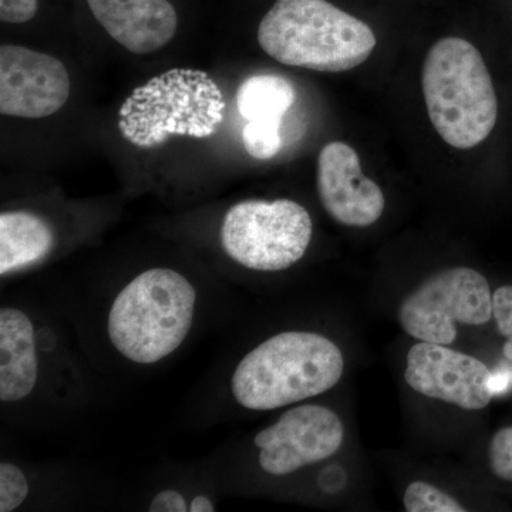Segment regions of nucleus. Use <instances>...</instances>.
<instances>
[{
	"mask_svg": "<svg viewBox=\"0 0 512 512\" xmlns=\"http://www.w3.org/2000/svg\"><path fill=\"white\" fill-rule=\"evenodd\" d=\"M345 427L328 407H293L272 426L256 434L259 466L271 476H286L338 453Z\"/></svg>",
	"mask_w": 512,
	"mask_h": 512,
	"instance_id": "6e6552de",
	"label": "nucleus"
},
{
	"mask_svg": "<svg viewBox=\"0 0 512 512\" xmlns=\"http://www.w3.org/2000/svg\"><path fill=\"white\" fill-rule=\"evenodd\" d=\"M493 318V293L480 272L466 266L444 269L426 281L399 306L404 332L420 342L451 345L457 323L484 325Z\"/></svg>",
	"mask_w": 512,
	"mask_h": 512,
	"instance_id": "0eeeda50",
	"label": "nucleus"
},
{
	"mask_svg": "<svg viewBox=\"0 0 512 512\" xmlns=\"http://www.w3.org/2000/svg\"><path fill=\"white\" fill-rule=\"evenodd\" d=\"M493 318L505 338L504 356L512 362V286H501L493 293Z\"/></svg>",
	"mask_w": 512,
	"mask_h": 512,
	"instance_id": "aec40b11",
	"label": "nucleus"
},
{
	"mask_svg": "<svg viewBox=\"0 0 512 512\" xmlns=\"http://www.w3.org/2000/svg\"><path fill=\"white\" fill-rule=\"evenodd\" d=\"M258 43L286 66L340 73L365 63L377 40L370 26L328 0H276L261 20Z\"/></svg>",
	"mask_w": 512,
	"mask_h": 512,
	"instance_id": "f257e3e1",
	"label": "nucleus"
},
{
	"mask_svg": "<svg viewBox=\"0 0 512 512\" xmlns=\"http://www.w3.org/2000/svg\"><path fill=\"white\" fill-rule=\"evenodd\" d=\"M407 512H464L467 511L451 495L434 485L414 481L406 488L403 497Z\"/></svg>",
	"mask_w": 512,
	"mask_h": 512,
	"instance_id": "dca6fc26",
	"label": "nucleus"
},
{
	"mask_svg": "<svg viewBox=\"0 0 512 512\" xmlns=\"http://www.w3.org/2000/svg\"><path fill=\"white\" fill-rule=\"evenodd\" d=\"M404 380L414 392L464 410H481L494 397V376L476 357L420 342L406 357Z\"/></svg>",
	"mask_w": 512,
	"mask_h": 512,
	"instance_id": "1a4fd4ad",
	"label": "nucleus"
},
{
	"mask_svg": "<svg viewBox=\"0 0 512 512\" xmlns=\"http://www.w3.org/2000/svg\"><path fill=\"white\" fill-rule=\"evenodd\" d=\"M148 510L151 512H187L190 510V505L177 491L165 490L154 497Z\"/></svg>",
	"mask_w": 512,
	"mask_h": 512,
	"instance_id": "4be33fe9",
	"label": "nucleus"
},
{
	"mask_svg": "<svg viewBox=\"0 0 512 512\" xmlns=\"http://www.w3.org/2000/svg\"><path fill=\"white\" fill-rule=\"evenodd\" d=\"M94 19L111 39L134 55L167 46L177 33L178 16L170 0H87Z\"/></svg>",
	"mask_w": 512,
	"mask_h": 512,
	"instance_id": "f8f14e48",
	"label": "nucleus"
},
{
	"mask_svg": "<svg viewBox=\"0 0 512 512\" xmlns=\"http://www.w3.org/2000/svg\"><path fill=\"white\" fill-rule=\"evenodd\" d=\"M318 191L323 208L339 224L365 228L383 215V191L367 178L352 147L332 141L318 160Z\"/></svg>",
	"mask_w": 512,
	"mask_h": 512,
	"instance_id": "9b49d317",
	"label": "nucleus"
},
{
	"mask_svg": "<svg viewBox=\"0 0 512 512\" xmlns=\"http://www.w3.org/2000/svg\"><path fill=\"white\" fill-rule=\"evenodd\" d=\"M39 376L35 329L25 312L0 311V400L19 402L33 392Z\"/></svg>",
	"mask_w": 512,
	"mask_h": 512,
	"instance_id": "ddd939ff",
	"label": "nucleus"
},
{
	"mask_svg": "<svg viewBox=\"0 0 512 512\" xmlns=\"http://www.w3.org/2000/svg\"><path fill=\"white\" fill-rule=\"evenodd\" d=\"M312 234L311 215L298 202L248 200L225 214L221 244L245 268L278 272L301 261Z\"/></svg>",
	"mask_w": 512,
	"mask_h": 512,
	"instance_id": "423d86ee",
	"label": "nucleus"
},
{
	"mask_svg": "<svg viewBox=\"0 0 512 512\" xmlns=\"http://www.w3.org/2000/svg\"><path fill=\"white\" fill-rule=\"evenodd\" d=\"M66 66L56 57L18 45L0 47V113L19 119H45L69 100Z\"/></svg>",
	"mask_w": 512,
	"mask_h": 512,
	"instance_id": "9d476101",
	"label": "nucleus"
},
{
	"mask_svg": "<svg viewBox=\"0 0 512 512\" xmlns=\"http://www.w3.org/2000/svg\"><path fill=\"white\" fill-rule=\"evenodd\" d=\"M224 110L220 87L207 73L174 69L133 90L121 106L119 127L134 146L153 148L171 136L211 137Z\"/></svg>",
	"mask_w": 512,
	"mask_h": 512,
	"instance_id": "39448f33",
	"label": "nucleus"
},
{
	"mask_svg": "<svg viewBox=\"0 0 512 512\" xmlns=\"http://www.w3.org/2000/svg\"><path fill=\"white\" fill-rule=\"evenodd\" d=\"M39 0H0V20L10 25H20L35 18Z\"/></svg>",
	"mask_w": 512,
	"mask_h": 512,
	"instance_id": "412c9836",
	"label": "nucleus"
},
{
	"mask_svg": "<svg viewBox=\"0 0 512 512\" xmlns=\"http://www.w3.org/2000/svg\"><path fill=\"white\" fill-rule=\"evenodd\" d=\"M424 100L439 136L458 150L487 140L498 117V100L483 56L461 37L434 43L424 60Z\"/></svg>",
	"mask_w": 512,
	"mask_h": 512,
	"instance_id": "7ed1b4c3",
	"label": "nucleus"
},
{
	"mask_svg": "<svg viewBox=\"0 0 512 512\" xmlns=\"http://www.w3.org/2000/svg\"><path fill=\"white\" fill-rule=\"evenodd\" d=\"M197 291L184 275L148 269L121 289L109 313L110 342L140 365L160 362L183 345L194 319Z\"/></svg>",
	"mask_w": 512,
	"mask_h": 512,
	"instance_id": "20e7f679",
	"label": "nucleus"
},
{
	"mask_svg": "<svg viewBox=\"0 0 512 512\" xmlns=\"http://www.w3.org/2000/svg\"><path fill=\"white\" fill-rule=\"evenodd\" d=\"M296 100L293 84L275 74H256L239 86L237 106L247 121H278Z\"/></svg>",
	"mask_w": 512,
	"mask_h": 512,
	"instance_id": "2eb2a0df",
	"label": "nucleus"
},
{
	"mask_svg": "<svg viewBox=\"0 0 512 512\" xmlns=\"http://www.w3.org/2000/svg\"><path fill=\"white\" fill-rule=\"evenodd\" d=\"M242 143L249 156L269 160L282 147L281 123L278 121H248L242 130Z\"/></svg>",
	"mask_w": 512,
	"mask_h": 512,
	"instance_id": "f3484780",
	"label": "nucleus"
},
{
	"mask_svg": "<svg viewBox=\"0 0 512 512\" xmlns=\"http://www.w3.org/2000/svg\"><path fill=\"white\" fill-rule=\"evenodd\" d=\"M488 458L494 476L512 483V426L504 427L494 434Z\"/></svg>",
	"mask_w": 512,
	"mask_h": 512,
	"instance_id": "6ab92c4d",
	"label": "nucleus"
},
{
	"mask_svg": "<svg viewBox=\"0 0 512 512\" xmlns=\"http://www.w3.org/2000/svg\"><path fill=\"white\" fill-rule=\"evenodd\" d=\"M29 483L20 468L3 461L0 464V512L15 511L28 498Z\"/></svg>",
	"mask_w": 512,
	"mask_h": 512,
	"instance_id": "a211bd4d",
	"label": "nucleus"
},
{
	"mask_svg": "<svg viewBox=\"0 0 512 512\" xmlns=\"http://www.w3.org/2000/svg\"><path fill=\"white\" fill-rule=\"evenodd\" d=\"M190 512H214V504L211 503L210 498L204 495H198L190 504Z\"/></svg>",
	"mask_w": 512,
	"mask_h": 512,
	"instance_id": "5701e85b",
	"label": "nucleus"
},
{
	"mask_svg": "<svg viewBox=\"0 0 512 512\" xmlns=\"http://www.w3.org/2000/svg\"><path fill=\"white\" fill-rule=\"evenodd\" d=\"M345 370L342 352L326 336L284 332L272 336L239 362L232 394L249 410H275L326 393Z\"/></svg>",
	"mask_w": 512,
	"mask_h": 512,
	"instance_id": "f03ea898",
	"label": "nucleus"
},
{
	"mask_svg": "<svg viewBox=\"0 0 512 512\" xmlns=\"http://www.w3.org/2000/svg\"><path fill=\"white\" fill-rule=\"evenodd\" d=\"M55 245V232L39 215L6 211L0 215V274L42 261Z\"/></svg>",
	"mask_w": 512,
	"mask_h": 512,
	"instance_id": "4468645a",
	"label": "nucleus"
}]
</instances>
